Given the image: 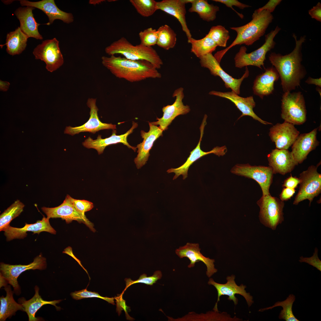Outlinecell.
Here are the masks:
<instances>
[{
	"instance_id": "cell-1",
	"label": "cell",
	"mask_w": 321,
	"mask_h": 321,
	"mask_svg": "<svg viewBox=\"0 0 321 321\" xmlns=\"http://www.w3.org/2000/svg\"><path fill=\"white\" fill-rule=\"evenodd\" d=\"M293 37L295 40V46L291 53L285 55L272 53L269 57L270 63L279 74L284 93L291 92L299 86L306 73L301 63L302 45L305 37L301 36L298 40L295 34Z\"/></svg>"
},
{
	"instance_id": "cell-2",
	"label": "cell",
	"mask_w": 321,
	"mask_h": 321,
	"mask_svg": "<svg viewBox=\"0 0 321 321\" xmlns=\"http://www.w3.org/2000/svg\"><path fill=\"white\" fill-rule=\"evenodd\" d=\"M101 60L103 66L116 77L131 82L161 77L157 69L147 61L133 60L114 55L103 56Z\"/></svg>"
},
{
	"instance_id": "cell-3",
	"label": "cell",
	"mask_w": 321,
	"mask_h": 321,
	"mask_svg": "<svg viewBox=\"0 0 321 321\" xmlns=\"http://www.w3.org/2000/svg\"><path fill=\"white\" fill-rule=\"evenodd\" d=\"M273 17L269 11L263 10L260 12L254 11L251 21L246 24L238 27L230 28L237 33V36L232 43L225 49L217 52L214 56L219 63L225 54L230 49L237 45H252L263 36Z\"/></svg>"
},
{
	"instance_id": "cell-4",
	"label": "cell",
	"mask_w": 321,
	"mask_h": 321,
	"mask_svg": "<svg viewBox=\"0 0 321 321\" xmlns=\"http://www.w3.org/2000/svg\"><path fill=\"white\" fill-rule=\"evenodd\" d=\"M105 51L110 56L118 54L130 60L147 61L157 69L160 68L163 64L162 59L152 47L145 46L140 44L134 45L124 37L106 47Z\"/></svg>"
},
{
	"instance_id": "cell-5",
	"label": "cell",
	"mask_w": 321,
	"mask_h": 321,
	"mask_svg": "<svg viewBox=\"0 0 321 321\" xmlns=\"http://www.w3.org/2000/svg\"><path fill=\"white\" fill-rule=\"evenodd\" d=\"M277 26L274 30L265 35V43L259 48L249 53L246 52V48L241 46L234 58L235 67L242 68L248 66H254L262 68L264 67V62L267 53L273 48L275 45L273 39L280 31Z\"/></svg>"
},
{
	"instance_id": "cell-6",
	"label": "cell",
	"mask_w": 321,
	"mask_h": 321,
	"mask_svg": "<svg viewBox=\"0 0 321 321\" xmlns=\"http://www.w3.org/2000/svg\"><path fill=\"white\" fill-rule=\"evenodd\" d=\"M281 117L285 122L300 125L306 120V110L303 95L300 92L284 93L281 100Z\"/></svg>"
},
{
	"instance_id": "cell-7",
	"label": "cell",
	"mask_w": 321,
	"mask_h": 321,
	"mask_svg": "<svg viewBox=\"0 0 321 321\" xmlns=\"http://www.w3.org/2000/svg\"><path fill=\"white\" fill-rule=\"evenodd\" d=\"M257 203L260 209L259 217L261 222L272 230L276 229L284 221V202L270 194L262 196Z\"/></svg>"
},
{
	"instance_id": "cell-8",
	"label": "cell",
	"mask_w": 321,
	"mask_h": 321,
	"mask_svg": "<svg viewBox=\"0 0 321 321\" xmlns=\"http://www.w3.org/2000/svg\"><path fill=\"white\" fill-rule=\"evenodd\" d=\"M317 166H309L300 174V180L299 191L296 196L293 204L297 205L305 199L309 201L311 205L314 198L321 192V174L317 171Z\"/></svg>"
},
{
	"instance_id": "cell-9",
	"label": "cell",
	"mask_w": 321,
	"mask_h": 321,
	"mask_svg": "<svg viewBox=\"0 0 321 321\" xmlns=\"http://www.w3.org/2000/svg\"><path fill=\"white\" fill-rule=\"evenodd\" d=\"M231 172L233 174L254 180L260 186L262 196L270 194L269 188L274 174L270 166H252L249 164H237L232 167Z\"/></svg>"
},
{
	"instance_id": "cell-10",
	"label": "cell",
	"mask_w": 321,
	"mask_h": 321,
	"mask_svg": "<svg viewBox=\"0 0 321 321\" xmlns=\"http://www.w3.org/2000/svg\"><path fill=\"white\" fill-rule=\"evenodd\" d=\"M72 197L67 195L63 203L59 206L54 207L41 208L43 211L50 218H60L64 220L66 223L69 224L73 221H76L79 223H83L92 232L96 230L94 228L93 224L84 215L78 211L73 206L71 200Z\"/></svg>"
},
{
	"instance_id": "cell-11",
	"label": "cell",
	"mask_w": 321,
	"mask_h": 321,
	"mask_svg": "<svg viewBox=\"0 0 321 321\" xmlns=\"http://www.w3.org/2000/svg\"><path fill=\"white\" fill-rule=\"evenodd\" d=\"M46 267V259L41 253L34 258L32 262L27 265H11L1 262L0 273L8 283L12 286L15 293L19 295L21 292L20 287L17 281L19 276L26 270L36 269L42 270L45 269Z\"/></svg>"
},
{
	"instance_id": "cell-12",
	"label": "cell",
	"mask_w": 321,
	"mask_h": 321,
	"mask_svg": "<svg viewBox=\"0 0 321 321\" xmlns=\"http://www.w3.org/2000/svg\"><path fill=\"white\" fill-rule=\"evenodd\" d=\"M59 43L56 38L45 40L38 45L33 52L35 59L44 62L46 69L51 72L57 70L64 63Z\"/></svg>"
},
{
	"instance_id": "cell-13",
	"label": "cell",
	"mask_w": 321,
	"mask_h": 321,
	"mask_svg": "<svg viewBox=\"0 0 321 321\" xmlns=\"http://www.w3.org/2000/svg\"><path fill=\"white\" fill-rule=\"evenodd\" d=\"M207 117L206 114L204 115L200 128V136L199 141L196 147L190 152V154L186 161L177 168H171L167 170V172L168 173H174L175 174L173 177V180L176 179L180 175H182L183 180L185 179L188 177V171L189 167L194 162L202 157L211 153H213L219 157L223 156L226 152L227 149L225 146L221 147L217 146L214 147L211 151L207 152H204L201 149V143L204 134V127L207 123Z\"/></svg>"
},
{
	"instance_id": "cell-14",
	"label": "cell",
	"mask_w": 321,
	"mask_h": 321,
	"mask_svg": "<svg viewBox=\"0 0 321 321\" xmlns=\"http://www.w3.org/2000/svg\"><path fill=\"white\" fill-rule=\"evenodd\" d=\"M200 63L202 67L207 68L211 74L215 76L220 77L224 83L227 88H230L232 91L239 95L240 88L243 81L249 75V72L246 67L245 72L240 78L236 79L228 74L221 67L220 63L213 56L212 53L209 54L199 58Z\"/></svg>"
},
{
	"instance_id": "cell-15",
	"label": "cell",
	"mask_w": 321,
	"mask_h": 321,
	"mask_svg": "<svg viewBox=\"0 0 321 321\" xmlns=\"http://www.w3.org/2000/svg\"><path fill=\"white\" fill-rule=\"evenodd\" d=\"M183 90V88L180 87L174 91L172 97H176L174 102L172 105L164 106L162 108L163 116L160 118L157 117V121L150 122L152 124L158 125L160 129L165 131L168 129V126L176 117L186 114L190 112L189 106L184 105L182 101L184 97Z\"/></svg>"
},
{
	"instance_id": "cell-16",
	"label": "cell",
	"mask_w": 321,
	"mask_h": 321,
	"mask_svg": "<svg viewBox=\"0 0 321 321\" xmlns=\"http://www.w3.org/2000/svg\"><path fill=\"white\" fill-rule=\"evenodd\" d=\"M235 276L232 275L228 276L226 278L227 282L225 284H221L216 282L212 278H210L208 282L209 285H213L216 289L218 293V299L213 309L215 311L218 312L217 308V304L220 300V297L223 295L228 296V299L233 301L235 305H236L238 300L235 296V295L238 294L243 296L246 299L249 307L253 303V297L250 293H247L245 288L246 286L243 284L240 286L237 285L235 281Z\"/></svg>"
},
{
	"instance_id": "cell-17",
	"label": "cell",
	"mask_w": 321,
	"mask_h": 321,
	"mask_svg": "<svg viewBox=\"0 0 321 321\" xmlns=\"http://www.w3.org/2000/svg\"><path fill=\"white\" fill-rule=\"evenodd\" d=\"M96 99L93 98H89L87 100V105L90 109V116L88 120L79 126L66 127L64 132V133L73 136L81 132H88L95 134L100 130L116 129V125L103 123L100 120L98 116V109L96 105Z\"/></svg>"
},
{
	"instance_id": "cell-18",
	"label": "cell",
	"mask_w": 321,
	"mask_h": 321,
	"mask_svg": "<svg viewBox=\"0 0 321 321\" xmlns=\"http://www.w3.org/2000/svg\"><path fill=\"white\" fill-rule=\"evenodd\" d=\"M300 132L294 125L286 122L277 123L270 128L269 135L278 149L288 150L299 135Z\"/></svg>"
},
{
	"instance_id": "cell-19",
	"label": "cell",
	"mask_w": 321,
	"mask_h": 321,
	"mask_svg": "<svg viewBox=\"0 0 321 321\" xmlns=\"http://www.w3.org/2000/svg\"><path fill=\"white\" fill-rule=\"evenodd\" d=\"M200 250L198 243H188L176 249L175 253L180 258L187 257L189 259L190 263L188 265V268L193 267L196 262L200 261L203 262L207 267L206 275L208 277H210L217 271L215 268V260L204 256L200 252Z\"/></svg>"
},
{
	"instance_id": "cell-20",
	"label": "cell",
	"mask_w": 321,
	"mask_h": 321,
	"mask_svg": "<svg viewBox=\"0 0 321 321\" xmlns=\"http://www.w3.org/2000/svg\"><path fill=\"white\" fill-rule=\"evenodd\" d=\"M19 1L22 6L32 7L42 11L48 17V22L45 24L48 25L52 23L56 19L60 20L67 23H70L73 21V15L71 13L66 12L59 9L56 4L54 0H43L36 2L26 0Z\"/></svg>"
},
{
	"instance_id": "cell-21",
	"label": "cell",
	"mask_w": 321,
	"mask_h": 321,
	"mask_svg": "<svg viewBox=\"0 0 321 321\" xmlns=\"http://www.w3.org/2000/svg\"><path fill=\"white\" fill-rule=\"evenodd\" d=\"M49 220L44 216L41 220L37 221L34 224L26 223L25 226L21 228L13 227L9 225L3 231L6 240L9 241L14 239H23L27 236L26 232H28L38 234L41 232H46L56 234V231L51 225Z\"/></svg>"
},
{
	"instance_id": "cell-22",
	"label": "cell",
	"mask_w": 321,
	"mask_h": 321,
	"mask_svg": "<svg viewBox=\"0 0 321 321\" xmlns=\"http://www.w3.org/2000/svg\"><path fill=\"white\" fill-rule=\"evenodd\" d=\"M267 158L269 166L272 168L274 174L285 175L291 172L298 164L292 152L288 150H273Z\"/></svg>"
},
{
	"instance_id": "cell-23",
	"label": "cell",
	"mask_w": 321,
	"mask_h": 321,
	"mask_svg": "<svg viewBox=\"0 0 321 321\" xmlns=\"http://www.w3.org/2000/svg\"><path fill=\"white\" fill-rule=\"evenodd\" d=\"M132 122V127L124 134L117 135L116 130L114 129L111 135L109 137L103 139L101 138V135H98L97 139L93 140L89 137L82 142V145L84 147L88 149L93 148L96 150L99 155L103 152L104 150L107 146L118 143H122L128 148H131L135 152L137 148L130 146L127 141V138L128 136L132 133L133 130L138 126L137 123L134 121Z\"/></svg>"
},
{
	"instance_id": "cell-24",
	"label": "cell",
	"mask_w": 321,
	"mask_h": 321,
	"mask_svg": "<svg viewBox=\"0 0 321 321\" xmlns=\"http://www.w3.org/2000/svg\"><path fill=\"white\" fill-rule=\"evenodd\" d=\"M148 122L149 130L147 132L143 130L141 131V136L143 140L136 147L138 149V154L134 159V162L138 169H140L145 164L150 155L149 152L154 143L159 137L163 135V131L157 126Z\"/></svg>"
},
{
	"instance_id": "cell-25",
	"label": "cell",
	"mask_w": 321,
	"mask_h": 321,
	"mask_svg": "<svg viewBox=\"0 0 321 321\" xmlns=\"http://www.w3.org/2000/svg\"><path fill=\"white\" fill-rule=\"evenodd\" d=\"M209 94L226 98L233 103L242 113L238 119L244 116H248L263 124H272L262 120L254 112L253 109L255 106L256 103L252 96L243 97L232 91L222 92L212 91L209 92Z\"/></svg>"
},
{
	"instance_id": "cell-26",
	"label": "cell",
	"mask_w": 321,
	"mask_h": 321,
	"mask_svg": "<svg viewBox=\"0 0 321 321\" xmlns=\"http://www.w3.org/2000/svg\"><path fill=\"white\" fill-rule=\"evenodd\" d=\"M318 129L316 128L309 133L299 135L292 146L291 152L298 164L303 163L309 154L319 145L317 138Z\"/></svg>"
},
{
	"instance_id": "cell-27",
	"label": "cell",
	"mask_w": 321,
	"mask_h": 321,
	"mask_svg": "<svg viewBox=\"0 0 321 321\" xmlns=\"http://www.w3.org/2000/svg\"><path fill=\"white\" fill-rule=\"evenodd\" d=\"M35 8L31 6L19 7L16 9L14 14L20 23V28L22 32L28 37L42 40V36L38 31L40 24L38 23L34 17L32 11Z\"/></svg>"
},
{
	"instance_id": "cell-28",
	"label": "cell",
	"mask_w": 321,
	"mask_h": 321,
	"mask_svg": "<svg viewBox=\"0 0 321 321\" xmlns=\"http://www.w3.org/2000/svg\"><path fill=\"white\" fill-rule=\"evenodd\" d=\"M185 4L183 0H163L157 1V8L177 18L189 40L192 36L186 21Z\"/></svg>"
},
{
	"instance_id": "cell-29",
	"label": "cell",
	"mask_w": 321,
	"mask_h": 321,
	"mask_svg": "<svg viewBox=\"0 0 321 321\" xmlns=\"http://www.w3.org/2000/svg\"><path fill=\"white\" fill-rule=\"evenodd\" d=\"M279 78L275 68H268L265 71L256 77L252 87L254 94L263 99L265 96L272 93L274 90V83Z\"/></svg>"
},
{
	"instance_id": "cell-30",
	"label": "cell",
	"mask_w": 321,
	"mask_h": 321,
	"mask_svg": "<svg viewBox=\"0 0 321 321\" xmlns=\"http://www.w3.org/2000/svg\"><path fill=\"white\" fill-rule=\"evenodd\" d=\"M35 293L33 297L29 300H26L23 297L19 298L18 303L21 304L24 308V311L27 314L29 321L40 320L39 318L35 317V314L42 306L45 304H51L54 306L57 310H60L61 308L56 306V304L59 303L62 300L47 301L44 300L39 295V288L37 286L34 287Z\"/></svg>"
},
{
	"instance_id": "cell-31",
	"label": "cell",
	"mask_w": 321,
	"mask_h": 321,
	"mask_svg": "<svg viewBox=\"0 0 321 321\" xmlns=\"http://www.w3.org/2000/svg\"><path fill=\"white\" fill-rule=\"evenodd\" d=\"M28 38L18 27L14 31L7 34L6 43L3 45H6V51L9 54H19L25 49Z\"/></svg>"
},
{
	"instance_id": "cell-32",
	"label": "cell",
	"mask_w": 321,
	"mask_h": 321,
	"mask_svg": "<svg viewBox=\"0 0 321 321\" xmlns=\"http://www.w3.org/2000/svg\"><path fill=\"white\" fill-rule=\"evenodd\" d=\"M4 289L6 292L5 297L2 296L0 298V321H4L12 316L15 315L18 310L24 311L23 306L17 303L13 297V292L10 285H7Z\"/></svg>"
},
{
	"instance_id": "cell-33",
	"label": "cell",
	"mask_w": 321,
	"mask_h": 321,
	"mask_svg": "<svg viewBox=\"0 0 321 321\" xmlns=\"http://www.w3.org/2000/svg\"><path fill=\"white\" fill-rule=\"evenodd\" d=\"M191 3L189 11L196 12L201 19L207 22L214 21L217 12L219 10L218 6L209 4L207 0H193Z\"/></svg>"
},
{
	"instance_id": "cell-34",
	"label": "cell",
	"mask_w": 321,
	"mask_h": 321,
	"mask_svg": "<svg viewBox=\"0 0 321 321\" xmlns=\"http://www.w3.org/2000/svg\"><path fill=\"white\" fill-rule=\"evenodd\" d=\"M188 42L191 44V52L199 58L212 53L217 47L213 40L207 35L199 40L192 37L188 40Z\"/></svg>"
},
{
	"instance_id": "cell-35",
	"label": "cell",
	"mask_w": 321,
	"mask_h": 321,
	"mask_svg": "<svg viewBox=\"0 0 321 321\" xmlns=\"http://www.w3.org/2000/svg\"><path fill=\"white\" fill-rule=\"evenodd\" d=\"M295 300V297L293 294H290L284 300L277 301L272 306L260 309L259 311H263L272 309L275 307L281 306L283 308L278 316L280 319L286 321H299L294 316L292 310L293 303Z\"/></svg>"
},
{
	"instance_id": "cell-36",
	"label": "cell",
	"mask_w": 321,
	"mask_h": 321,
	"mask_svg": "<svg viewBox=\"0 0 321 321\" xmlns=\"http://www.w3.org/2000/svg\"><path fill=\"white\" fill-rule=\"evenodd\" d=\"M158 34L156 45L166 50L173 48L176 43L177 35L168 25H164L157 29Z\"/></svg>"
},
{
	"instance_id": "cell-37",
	"label": "cell",
	"mask_w": 321,
	"mask_h": 321,
	"mask_svg": "<svg viewBox=\"0 0 321 321\" xmlns=\"http://www.w3.org/2000/svg\"><path fill=\"white\" fill-rule=\"evenodd\" d=\"M24 204L19 200H17L0 215V231L10 225L11 221L18 216L23 211Z\"/></svg>"
},
{
	"instance_id": "cell-38",
	"label": "cell",
	"mask_w": 321,
	"mask_h": 321,
	"mask_svg": "<svg viewBox=\"0 0 321 321\" xmlns=\"http://www.w3.org/2000/svg\"><path fill=\"white\" fill-rule=\"evenodd\" d=\"M137 12L144 17L152 15L157 10V1L154 0H130Z\"/></svg>"
},
{
	"instance_id": "cell-39",
	"label": "cell",
	"mask_w": 321,
	"mask_h": 321,
	"mask_svg": "<svg viewBox=\"0 0 321 321\" xmlns=\"http://www.w3.org/2000/svg\"><path fill=\"white\" fill-rule=\"evenodd\" d=\"M206 35L212 39L217 46L223 47H226L230 37L229 31L221 25L211 27Z\"/></svg>"
},
{
	"instance_id": "cell-40",
	"label": "cell",
	"mask_w": 321,
	"mask_h": 321,
	"mask_svg": "<svg viewBox=\"0 0 321 321\" xmlns=\"http://www.w3.org/2000/svg\"><path fill=\"white\" fill-rule=\"evenodd\" d=\"M162 277V273L161 271L158 270L155 272L153 275L151 276H147L146 274H143L140 276L138 279L135 281H133L130 278H126L125 279L126 287L122 292L124 293L125 291L129 287L136 283H142L147 285H152L158 280L160 279Z\"/></svg>"
},
{
	"instance_id": "cell-41",
	"label": "cell",
	"mask_w": 321,
	"mask_h": 321,
	"mask_svg": "<svg viewBox=\"0 0 321 321\" xmlns=\"http://www.w3.org/2000/svg\"><path fill=\"white\" fill-rule=\"evenodd\" d=\"M140 44L147 47L156 44L158 34L157 30L150 27L141 31L139 34Z\"/></svg>"
},
{
	"instance_id": "cell-42",
	"label": "cell",
	"mask_w": 321,
	"mask_h": 321,
	"mask_svg": "<svg viewBox=\"0 0 321 321\" xmlns=\"http://www.w3.org/2000/svg\"><path fill=\"white\" fill-rule=\"evenodd\" d=\"M70 295L73 299L76 300L89 298H98L104 300L113 305H115L114 298L102 297L97 292L87 291L86 288L81 290L72 292L70 293Z\"/></svg>"
},
{
	"instance_id": "cell-43",
	"label": "cell",
	"mask_w": 321,
	"mask_h": 321,
	"mask_svg": "<svg viewBox=\"0 0 321 321\" xmlns=\"http://www.w3.org/2000/svg\"><path fill=\"white\" fill-rule=\"evenodd\" d=\"M123 294L124 293L122 292L120 294H117V296L114 297V299L116 300V311L119 316L122 313V311L124 310L127 320L131 321L134 320V319L130 316L128 314V312L131 311L130 307L126 305V301L123 299Z\"/></svg>"
},
{
	"instance_id": "cell-44",
	"label": "cell",
	"mask_w": 321,
	"mask_h": 321,
	"mask_svg": "<svg viewBox=\"0 0 321 321\" xmlns=\"http://www.w3.org/2000/svg\"><path fill=\"white\" fill-rule=\"evenodd\" d=\"M71 200L76 210L84 215L85 212L91 210L94 207L93 203L87 200L76 199L72 197Z\"/></svg>"
},
{
	"instance_id": "cell-45",
	"label": "cell",
	"mask_w": 321,
	"mask_h": 321,
	"mask_svg": "<svg viewBox=\"0 0 321 321\" xmlns=\"http://www.w3.org/2000/svg\"><path fill=\"white\" fill-rule=\"evenodd\" d=\"M318 249L316 248L313 254L311 257H307L302 256L300 257L299 261L300 262L307 263L321 271V261L318 257Z\"/></svg>"
},
{
	"instance_id": "cell-46",
	"label": "cell",
	"mask_w": 321,
	"mask_h": 321,
	"mask_svg": "<svg viewBox=\"0 0 321 321\" xmlns=\"http://www.w3.org/2000/svg\"><path fill=\"white\" fill-rule=\"evenodd\" d=\"M213 1L215 2L222 3L225 4L226 7L231 8L237 13L241 19L243 18V15L233 9L232 8V6H235L241 9H243L245 8L250 7L248 5L243 4L237 0H213Z\"/></svg>"
},
{
	"instance_id": "cell-47",
	"label": "cell",
	"mask_w": 321,
	"mask_h": 321,
	"mask_svg": "<svg viewBox=\"0 0 321 321\" xmlns=\"http://www.w3.org/2000/svg\"><path fill=\"white\" fill-rule=\"evenodd\" d=\"M300 182V180L299 178L293 177L291 174V176L284 181L282 186L295 189Z\"/></svg>"
},
{
	"instance_id": "cell-48",
	"label": "cell",
	"mask_w": 321,
	"mask_h": 321,
	"mask_svg": "<svg viewBox=\"0 0 321 321\" xmlns=\"http://www.w3.org/2000/svg\"><path fill=\"white\" fill-rule=\"evenodd\" d=\"M309 13L311 18L321 21V4L318 2L317 5L309 11Z\"/></svg>"
},
{
	"instance_id": "cell-49",
	"label": "cell",
	"mask_w": 321,
	"mask_h": 321,
	"mask_svg": "<svg viewBox=\"0 0 321 321\" xmlns=\"http://www.w3.org/2000/svg\"><path fill=\"white\" fill-rule=\"evenodd\" d=\"M281 0H270L264 6L256 10L258 12L266 10L271 13L275 10L276 7L280 4Z\"/></svg>"
},
{
	"instance_id": "cell-50",
	"label": "cell",
	"mask_w": 321,
	"mask_h": 321,
	"mask_svg": "<svg viewBox=\"0 0 321 321\" xmlns=\"http://www.w3.org/2000/svg\"><path fill=\"white\" fill-rule=\"evenodd\" d=\"M294 189L288 188H284L279 196L280 199L282 202L290 199L295 192Z\"/></svg>"
},
{
	"instance_id": "cell-51",
	"label": "cell",
	"mask_w": 321,
	"mask_h": 321,
	"mask_svg": "<svg viewBox=\"0 0 321 321\" xmlns=\"http://www.w3.org/2000/svg\"><path fill=\"white\" fill-rule=\"evenodd\" d=\"M321 78H314L309 77L306 81V83L308 84H313L319 87H321Z\"/></svg>"
},
{
	"instance_id": "cell-52",
	"label": "cell",
	"mask_w": 321,
	"mask_h": 321,
	"mask_svg": "<svg viewBox=\"0 0 321 321\" xmlns=\"http://www.w3.org/2000/svg\"><path fill=\"white\" fill-rule=\"evenodd\" d=\"M10 85V84L9 82L0 80V89L1 91L4 92L7 91L9 89Z\"/></svg>"
},
{
	"instance_id": "cell-53",
	"label": "cell",
	"mask_w": 321,
	"mask_h": 321,
	"mask_svg": "<svg viewBox=\"0 0 321 321\" xmlns=\"http://www.w3.org/2000/svg\"><path fill=\"white\" fill-rule=\"evenodd\" d=\"M0 288L1 287L5 286L7 285L8 284L7 282L6 279L1 275H0Z\"/></svg>"
},
{
	"instance_id": "cell-54",
	"label": "cell",
	"mask_w": 321,
	"mask_h": 321,
	"mask_svg": "<svg viewBox=\"0 0 321 321\" xmlns=\"http://www.w3.org/2000/svg\"><path fill=\"white\" fill-rule=\"evenodd\" d=\"M105 1L104 0H90L89 1V3L90 4L95 5L99 4Z\"/></svg>"
},
{
	"instance_id": "cell-55",
	"label": "cell",
	"mask_w": 321,
	"mask_h": 321,
	"mask_svg": "<svg viewBox=\"0 0 321 321\" xmlns=\"http://www.w3.org/2000/svg\"><path fill=\"white\" fill-rule=\"evenodd\" d=\"M4 4H8L11 3L14 1L13 0H2Z\"/></svg>"
},
{
	"instance_id": "cell-56",
	"label": "cell",
	"mask_w": 321,
	"mask_h": 321,
	"mask_svg": "<svg viewBox=\"0 0 321 321\" xmlns=\"http://www.w3.org/2000/svg\"><path fill=\"white\" fill-rule=\"evenodd\" d=\"M116 1V0H108V1L109 2V1Z\"/></svg>"
}]
</instances>
